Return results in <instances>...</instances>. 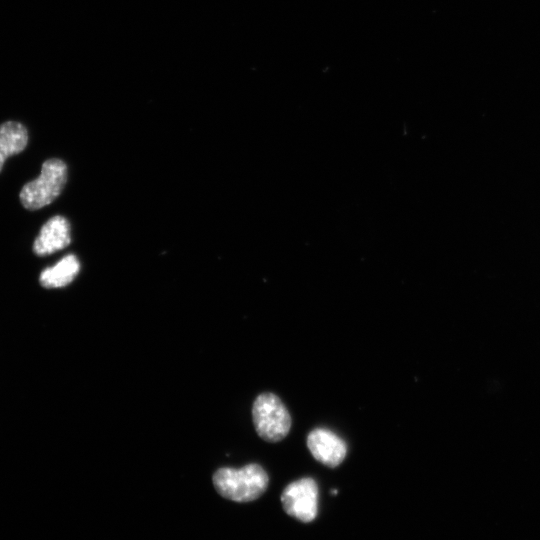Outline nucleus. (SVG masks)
I'll return each instance as SVG.
<instances>
[{
  "label": "nucleus",
  "instance_id": "obj_1",
  "mask_svg": "<svg viewBox=\"0 0 540 540\" xmlns=\"http://www.w3.org/2000/svg\"><path fill=\"white\" fill-rule=\"evenodd\" d=\"M269 477L256 463L242 468L223 467L215 471L213 485L220 496L235 502H251L268 488Z\"/></svg>",
  "mask_w": 540,
  "mask_h": 540
},
{
  "label": "nucleus",
  "instance_id": "obj_2",
  "mask_svg": "<svg viewBox=\"0 0 540 540\" xmlns=\"http://www.w3.org/2000/svg\"><path fill=\"white\" fill-rule=\"evenodd\" d=\"M67 181V165L52 158L42 164L38 178L26 183L19 194L27 210H37L52 203L62 192Z\"/></svg>",
  "mask_w": 540,
  "mask_h": 540
},
{
  "label": "nucleus",
  "instance_id": "obj_3",
  "mask_svg": "<svg viewBox=\"0 0 540 540\" xmlns=\"http://www.w3.org/2000/svg\"><path fill=\"white\" fill-rule=\"evenodd\" d=\"M252 419L259 437L271 443L284 439L291 428V417L281 399L270 392L259 394L252 406Z\"/></svg>",
  "mask_w": 540,
  "mask_h": 540
},
{
  "label": "nucleus",
  "instance_id": "obj_4",
  "mask_svg": "<svg viewBox=\"0 0 540 540\" xmlns=\"http://www.w3.org/2000/svg\"><path fill=\"white\" fill-rule=\"evenodd\" d=\"M319 490L317 482L304 477L289 483L281 493L284 511L296 520L312 522L318 514Z\"/></svg>",
  "mask_w": 540,
  "mask_h": 540
},
{
  "label": "nucleus",
  "instance_id": "obj_5",
  "mask_svg": "<svg viewBox=\"0 0 540 540\" xmlns=\"http://www.w3.org/2000/svg\"><path fill=\"white\" fill-rule=\"evenodd\" d=\"M306 443L314 459L330 468L339 466L347 454L345 441L327 428L313 429Z\"/></svg>",
  "mask_w": 540,
  "mask_h": 540
},
{
  "label": "nucleus",
  "instance_id": "obj_6",
  "mask_svg": "<svg viewBox=\"0 0 540 540\" xmlns=\"http://www.w3.org/2000/svg\"><path fill=\"white\" fill-rule=\"evenodd\" d=\"M71 242L70 224L60 215L43 224L33 243V251L38 256H46L67 247Z\"/></svg>",
  "mask_w": 540,
  "mask_h": 540
},
{
  "label": "nucleus",
  "instance_id": "obj_7",
  "mask_svg": "<svg viewBox=\"0 0 540 540\" xmlns=\"http://www.w3.org/2000/svg\"><path fill=\"white\" fill-rule=\"evenodd\" d=\"M28 143L26 127L16 121H6L0 125V172L5 160L22 152Z\"/></svg>",
  "mask_w": 540,
  "mask_h": 540
},
{
  "label": "nucleus",
  "instance_id": "obj_8",
  "mask_svg": "<svg viewBox=\"0 0 540 540\" xmlns=\"http://www.w3.org/2000/svg\"><path fill=\"white\" fill-rule=\"evenodd\" d=\"M80 270V262L73 254L64 256L54 266L46 268L39 277L45 288H61L70 284Z\"/></svg>",
  "mask_w": 540,
  "mask_h": 540
}]
</instances>
